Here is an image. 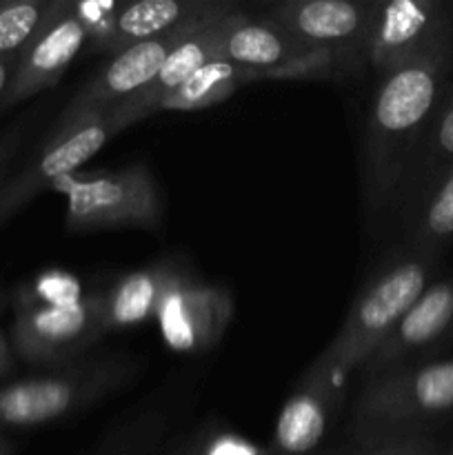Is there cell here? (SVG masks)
I'll list each match as a JSON object with an SVG mask.
<instances>
[{
  "label": "cell",
  "instance_id": "obj_29",
  "mask_svg": "<svg viewBox=\"0 0 453 455\" xmlns=\"http://www.w3.org/2000/svg\"><path fill=\"white\" fill-rule=\"evenodd\" d=\"M13 67H16V58H9V60H0V102H3L4 93H7L9 80H12Z\"/></svg>",
  "mask_w": 453,
  "mask_h": 455
},
{
  "label": "cell",
  "instance_id": "obj_9",
  "mask_svg": "<svg viewBox=\"0 0 453 455\" xmlns=\"http://www.w3.org/2000/svg\"><path fill=\"white\" fill-rule=\"evenodd\" d=\"M218 58L258 71L262 80L340 78L336 58L298 40L266 16H251L242 7L222 34Z\"/></svg>",
  "mask_w": 453,
  "mask_h": 455
},
{
  "label": "cell",
  "instance_id": "obj_5",
  "mask_svg": "<svg viewBox=\"0 0 453 455\" xmlns=\"http://www.w3.org/2000/svg\"><path fill=\"white\" fill-rule=\"evenodd\" d=\"M65 196V227L71 234L111 229H158L163 198L154 173L142 163L120 169L76 172L52 187Z\"/></svg>",
  "mask_w": 453,
  "mask_h": 455
},
{
  "label": "cell",
  "instance_id": "obj_20",
  "mask_svg": "<svg viewBox=\"0 0 453 455\" xmlns=\"http://www.w3.org/2000/svg\"><path fill=\"white\" fill-rule=\"evenodd\" d=\"M253 80H262V76L258 71L247 69V67H240L229 60H222V58H216V60L200 67L176 92L169 93L160 102L158 111L207 109V107L226 100L235 89L247 83H253Z\"/></svg>",
  "mask_w": 453,
  "mask_h": 455
},
{
  "label": "cell",
  "instance_id": "obj_3",
  "mask_svg": "<svg viewBox=\"0 0 453 455\" xmlns=\"http://www.w3.org/2000/svg\"><path fill=\"white\" fill-rule=\"evenodd\" d=\"M453 411V358L407 364L369 382L355 407L354 435L364 449L422 434V422Z\"/></svg>",
  "mask_w": 453,
  "mask_h": 455
},
{
  "label": "cell",
  "instance_id": "obj_27",
  "mask_svg": "<svg viewBox=\"0 0 453 455\" xmlns=\"http://www.w3.org/2000/svg\"><path fill=\"white\" fill-rule=\"evenodd\" d=\"M25 132H27V124L18 123L16 127H12V129H7V132L0 133V185L4 182V173H7L9 164L13 163L18 149H20Z\"/></svg>",
  "mask_w": 453,
  "mask_h": 455
},
{
  "label": "cell",
  "instance_id": "obj_1",
  "mask_svg": "<svg viewBox=\"0 0 453 455\" xmlns=\"http://www.w3.org/2000/svg\"><path fill=\"white\" fill-rule=\"evenodd\" d=\"M453 69V52L378 76L364 123V200L371 213L393 207L400 185Z\"/></svg>",
  "mask_w": 453,
  "mask_h": 455
},
{
  "label": "cell",
  "instance_id": "obj_7",
  "mask_svg": "<svg viewBox=\"0 0 453 455\" xmlns=\"http://www.w3.org/2000/svg\"><path fill=\"white\" fill-rule=\"evenodd\" d=\"M380 0H278L260 7L305 44L336 58L342 76L367 71V44Z\"/></svg>",
  "mask_w": 453,
  "mask_h": 455
},
{
  "label": "cell",
  "instance_id": "obj_23",
  "mask_svg": "<svg viewBox=\"0 0 453 455\" xmlns=\"http://www.w3.org/2000/svg\"><path fill=\"white\" fill-rule=\"evenodd\" d=\"M163 431L164 425L160 418H138L115 438L107 440L96 455H200V443L167 444Z\"/></svg>",
  "mask_w": 453,
  "mask_h": 455
},
{
  "label": "cell",
  "instance_id": "obj_2",
  "mask_svg": "<svg viewBox=\"0 0 453 455\" xmlns=\"http://www.w3.org/2000/svg\"><path fill=\"white\" fill-rule=\"evenodd\" d=\"M433 258L411 251L386 262L351 302L340 331L320 354L318 363L338 378L362 367L431 284Z\"/></svg>",
  "mask_w": 453,
  "mask_h": 455
},
{
  "label": "cell",
  "instance_id": "obj_28",
  "mask_svg": "<svg viewBox=\"0 0 453 455\" xmlns=\"http://www.w3.org/2000/svg\"><path fill=\"white\" fill-rule=\"evenodd\" d=\"M13 369V349H12V342L4 338V333L0 331V380L4 376H9Z\"/></svg>",
  "mask_w": 453,
  "mask_h": 455
},
{
  "label": "cell",
  "instance_id": "obj_18",
  "mask_svg": "<svg viewBox=\"0 0 453 455\" xmlns=\"http://www.w3.org/2000/svg\"><path fill=\"white\" fill-rule=\"evenodd\" d=\"M453 169V87L444 89L438 107L431 116L425 129L416 156L409 164L404 180L400 185L393 207L402 212V216L411 218L417 204L422 203L431 187L447 172Z\"/></svg>",
  "mask_w": 453,
  "mask_h": 455
},
{
  "label": "cell",
  "instance_id": "obj_10",
  "mask_svg": "<svg viewBox=\"0 0 453 455\" xmlns=\"http://www.w3.org/2000/svg\"><path fill=\"white\" fill-rule=\"evenodd\" d=\"M453 52V4L444 0H380L367 44V69L376 76Z\"/></svg>",
  "mask_w": 453,
  "mask_h": 455
},
{
  "label": "cell",
  "instance_id": "obj_15",
  "mask_svg": "<svg viewBox=\"0 0 453 455\" xmlns=\"http://www.w3.org/2000/svg\"><path fill=\"white\" fill-rule=\"evenodd\" d=\"M451 324L453 278L431 283L425 293L409 307L385 342L373 351L371 358L362 364V376L371 382L404 369L413 355L438 342Z\"/></svg>",
  "mask_w": 453,
  "mask_h": 455
},
{
  "label": "cell",
  "instance_id": "obj_8",
  "mask_svg": "<svg viewBox=\"0 0 453 455\" xmlns=\"http://www.w3.org/2000/svg\"><path fill=\"white\" fill-rule=\"evenodd\" d=\"M13 309L12 349L31 364L67 367L107 333L102 289L69 305L13 302Z\"/></svg>",
  "mask_w": 453,
  "mask_h": 455
},
{
  "label": "cell",
  "instance_id": "obj_24",
  "mask_svg": "<svg viewBox=\"0 0 453 455\" xmlns=\"http://www.w3.org/2000/svg\"><path fill=\"white\" fill-rule=\"evenodd\" d=\"M87 293L83 291L78 280L65 271H44L34 283L22 284L16 291L13 302H27V305H69L80 300Z\"/></svg>",
  "mask_w": 453,
  "mask_h": 455
},
{
  "label": "cell",
  "instance_id": "obj_14",
  "mask_svg": "<svg viewBox=\"0 0 453 455\" xmlns=\"http://www.w3.org/2000/svg\"><path fill=\"white\" fill-rule=\"evenodd\" d=\"M207 20H211V18H207ZM207 20L194 22V25L182 27V29L171 31L167 36H160V38L142 40V43L131 44V47L111 56L109 62L74 93V98L67 102V107L60 111L56 123H69V120L83 118V116L93 114V111L111 109V107L120 105V102L140 93L158 76L160 67L164 65L169 53L195 27H200Z\"/></svg>",
  "mask_w": 453,
  "mask_h": 455
},
{
  "label": "cell",
  "instance_id": "obj_21",
  "mask_svg": "<svg viewBox=\"0 0 453 455\" xmlns=\"http://www.w3.org/2000/svg\"><path fill=\"white\" fill-rule=\"evenodd\" d=\"M407 222L413 251L435 256L453 238V169L431 187Z\"/></svg>",
  "mask_w": 453,
  "mask_h": 455
},
{
  "label": "cell",
  "instance_id": "obj_22",
  "mask_svg": "<svg viewBox=\"0 0 453 455\" xmlns=\"http://www.w3.org/2000/svg\"><path fill=\"white\" fill-rule=\"evenodd\" d=\"M52 7L53 0H0V60L20 56Z\"/></svg>",
  "mask_w": 453,
  "mask_h": 455
},
{
  "label": "cell",
  "instance_id": "obj_6",
  "mask_svg": "<svg viewBox=\"0 0 453 455\" xmlns=\"http://www.w3.org/2000/svg\"><path fill=\"white\" fill-rule=\"evenodd\" d=\"M123 129L114 109L53 124L36 154L0 185V225L27 207L40 191L52 189L58 180L80 172Z\"/></svg>",
  "mask_w": 453,
  "mask_h": 455
},
{
  "label": "cell",
  "instance_id": "obj_17",
  "mask_svg": "<svg viewBox=\"0 0 453 455\" xmlns=\"http://www.w3.org/2000/svg\"><path fill=\"white\" fill-rule=\"evenodd\" d=\"M238 9L222 13V16H216L211 18V20L203 22L200 27H195V29L191 31L171 53H169L164 65L160 67L158 76L149 83V87H145L140 93L129 98V100L111 107V109L118 114L124 129H127L129 124L138 123V120L147 118V116L155 114L160 102H163L169 93L176 92V89L180 87L187 78H191L200 67L216 60L218 53H220V43L226 22L231 20V16H234Z\"/></svg>",
  "mask_w": 453,
  "mask_h": 455
},
{
  "label": "cell",
  "instance_id": "obj_31",
  "mask_svg": "<svg viewBox=\"0 0 453 455\" xmlns=\"http://www.w3.org/2000/svg\"><path fill=\"white\" fill-rule=\"evenodd\" d=\"M3 305H4V298H3V293H0V311H3Z\"/></svg>",
  "mask_w": 453,
  "mask_h": 455
},
{
  "label": "cell",
  "instance_id": "obj_13",
  "mask_svg": "<svg viewBox=\"0 0 453 455\" xmlns=\"http://www.w3.org/2000/svg\"><path fill=\"white\" fill-rule=\"evenodd\" d=\"M234 0H138L109 3L89 38L87 53L115 56L142 40L160 38L194 22L234 12Z\"/></svg>",
  "mask_w": 453,
  "mask_h": 455
},
{
  "label": "cell",
  "instance_id": "obj_4",
  "mask_svg": "<svg viewBox=\"0 0 453 455\" xmlns=\"http://www.w3.org/2000/svg\"><path fill=\"white\" fill-rule=\"evenodd\" d=\"M133 376L124 358H80L44 376L0 385V434L58 422L100 403Z\"/></svg>",
  "mask_w": 453,
  "mask_h": 455
},
{
  "label": "cell",
  "instance_id": "obj_12",
  "mask_svg": "<svg viewBox=\"0 0 453 455\" xmlns=\"http://www.w3.org/2000/svg\"><path fill=\"white\" fill-rule=\"evenodd\" d=\"M231 314L234 305L225 289L203 283L178 267L164 289L155 320L169 349L203 354L220 340Z\"/></svg>",
  "mask_w": 453,
  "mask_h": 455
},
{
  "label": "cell",
  "instance_id": "obj_19",
  "mask_svg": "<svg viewBox=\"0 0 453 455\" xmlns=\"http://www.w3.org/2000/svg\"><path fill=\"white\" fill-rule=\"evenodd\" d=\"M173 262L147 267L123 275L111 289H105L107 331L147 323L158 314L169 280L176 274Z\"/></svg>",
  "mask_w": 453,
  "mask_h": 455
},
{
  "label": "cell",
  "instance_id": "obj_30",
  "mask_svg": "<svg viewBox=\"0 0 453 455\" xmlns=\"http://www.w3.org/2000/svg\"><path fill=\"white\" fill-rule=\"evenodd\" d=\"M0 455H13V444H12V440L4 438L3 434H0Z\"/></svg>",
  "mask_w": 453,
  "mask_h": 455
},
{
  "label": "cell",
  "instance_id": "obj_11",
  "mask_svg": "<svg viewBox=\"0 0 453 455\" xmlns=\"http://www.w3.org/2000/svg\"><path fill=\"white\" fill-rule=\"evenodd\" d=\"M89 27L74 0H53L47 20L16 58L0 109H12L36 93L53 87L71 62L87 52Z\"/></svg>",
  "mask_w": 453,
  "mask_h": 455
},
{
  "label": "cell",
  "instance_id": "obj_32",
  "mask_svg": "<svg viewBox=\"0 0 453 455\" xmlns=\"http://www.w3.org/2000/svg\"><path fill=\"white\" fill-rule=\"evenodd\" d=\"M451 455H453V453H451Z\"/></svg>",
  "mask_w": 453,
  "mask_h": 455
},
{
  "label": "cell",
  "instance_id": "obj_26",
  "mask_svg": "<svg viewBox=\"0 0 453 455\" xmlns=\"http://www.w3.org/2000/svg\"><path fill=\"white\" fill-rule=\"evenodd\" d=\"M200 455H271V453L262 451L258 444L249 443V440H244L242 435L222 431V434H213L211 438L200 443Z\"/></svg>",
  "mask_w": 453,
  "mask_h": 455
},
{
  "label": "cell",
  "instance_id": "obj_16",
  "mask_svg": "<svg viewBox=\"0 0 453 455\" xmlns=\"http://www.w3.org/2000/svg\"><path fill=\"white\" fill-rule=\"evenodd\" d=\"M342 378L315 360L275 420L271 455H311L322 443L340 400Z\"/></svg>",
  "mask_w": 453,
  "mask_h": 455
},
{
  "label": "cell",
  "instance_id": "obj_25",
  "mask_svg": "<svg viewBox=\"0 0 453 455\" xmlns=\"http://www.w3.org/2000/svg\"><path fill=\"white\" fill-rule=\"evenodd\" d=\"M358 455H438V444L431 435L422 431V434H409L402 438L386 440L376 447L364 449Z\"/></svg>",
  "mask_w": 453,
  "mask_h": 455
}]
</instances>
